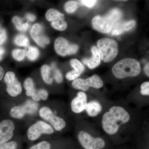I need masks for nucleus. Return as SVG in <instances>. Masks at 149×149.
Segmentation results:
<instances>
[{
    "label": "nucleus",
    "instance_id": "obj_1",
    "mask_svg": "<svg viewBox=\"0 0 149 149\" xmlns=\"http://www.w3.org/2000/svg\"><path fill=\"white\" fill-rule=\"evenodd\" d=\"M41 105L27 98L20 102H10L8 116L24 123L25 127L29 123L38 118V111Z\"/></svg>",
    "mask_w": 149,
    "mask_h": 149
},
{
    "label": "nucleus",
    "instance_id": "obj_2",
    "mask_svg": "<svg viewBox=\"0 0 149 149\" xmlns=\"http://www.w3.org/2000/svg\"><path fill=\"white\" fill-rule=\"evenodd\" d=\"M24 128L23 141L29 146L42 140L55 138L56 133L51 125L39 118L29 123Z\"/></svg>",
    "mask_w": 149,
    "mask_h": 149
},
{
    "label": "nucleus",
    "instance_id": "obj_3",
    "mask_svg": "<svg viewBox=\"0 0 149 149\" xmlns=\"http://www.w3.org/2000/svg\"><path fill=\"white\" fill-rule=\"evenodd\" d=\"M130 116L122 107L114 106L105 113L102 119V127L104 132L109 135L116 134L123 124L130 120Z\"/></svg>",
    "mask_w": 149,
    "mask_h": 149
},
{
    "label": "nucleus",
    "instance_id": "obj_4",
    "mask_svg": "<svg viewBox=\"0 0 149 149\" xmlns=\"http://www.w3.org/2000/svg\"><path fill=\"white\" fill-rule=\"evenodd\" d=\"M38 116L51 125L56 133L63 131L67 126L66 120L59 114L53 102L48 101L41 104Z\"/></svg>",
    "mask_w": 149,
    "mask_h": 149
},
{
    "label": "nucleus",
    "instance_id": "obj_5",
    "mask_svg": "<svg viewBox=\"0 0 149 149\" xmlns=\"http://www.w3.org/2000/svg\"><path fill=\"white\" fill-rule=\"evenodd\" d=\"M24 123L9 116L0 121V146L21 135Z\"/></svg>",
    "mask_w": 149,
    "mask_h": 149
},
{
    "label": "nucleus",
    "instance_id": "obj_6",
    "mask_svg": "<svg viewBox=\"0 0 149 149\" xmlns=\"http://www.w3.org/2000/svg\"><path fill=\"white\" fill-rule=\"evenodd\" d=\"M122 14L118 9H113L104 16L97 15L92 20L93 28L99 32L108 33L111 32L115 24L120 20Z\"/></svg>",
    "mask_w": 149,
    "mask_h": 149
},
{
    "label": "nucleus",
    "instance_id": "obj_7",
    "mask_svg": "<svg viewBox=\"0 0 149 149\" xmlns=\"http://www.w3.org/2000/svg\"><path fill=\"white\" fill-rule=\"evenodd\" d=\"M141 65L136 60L127 58L121 60L113 67L112 71L113 75L119 79L135 77L140 74Z\"/></svg>",
    "mask_w": 149,
    "mask_h": 149
},
{
    "label": "nucleus",
    "instance_id": "obj_8",
    "mask_svg": "<svg viewBox=\"0 0 149 149\" xmlns=\"http://www.w3.org/2000/svg\"><path fill=\"white\" fill-rule=\"evenodd\" d=\"M97 49L101 59L106 63L110 62L118 54V45L115 40L109 38L100 39L97 42Z\"/></svg>",
    "mask_w": 149,
    "mask_h": 149
},
{
    "label": "nucleus",
    "instance_id": "obj_9",
    "mask_svg": "<svg viewBox=\"0 0 149 149\" xmlns=\"http://www.w3.org/2000/svg\"><path fill=\"white\" fill-rule=\"evenodd\" d=\"M4 80L6 85L7 93L10 97L13 99V102L21 101L18 98L19 96L22 93V86L16 77L14 72L12 71L6 72L4 77Z\"/></svg>",
    "mask_w": 149,
    "mask_h": 149
},
{
    "label": "nucleus",
    "instance_id": "obj_10",
    "mask_svg": "<svg viewBox=\"0 0 149 149\" xmlns=\"http://www.w3.org/2000/svg\"><path fill=\"white\" fill-rule=\"evenodd\" d=\"M77 138L80 146L84 149H104L106 146L105 141L103 139L95 138L84 130L78 132Z\"/></svg>",
    "mask_w": 149,
    "mask_h": 149
},
{
    "label": "nucleus",
    "instance_id": "obj_11",
    "mask_svg": "<svg viewBox=\"0 0 149 149\" xmlns=\"http://www.w3.org/2000/svg\"><path fill=\"white\" fill-rule=\"evenodd\" d=\"M70 145L55 138L38 141L29 146L27 149H70L72 148Z\"/></svg>",
    "mask_w": 149,
    "mask_h": 149
},
{
    "label": "nucleus",
    "instance_id": "obj_12",
    "mask_svg": "<svg viewBox=\"0 0 149 149\" xmlns=\"http://www.w3.org/2000/svg\"><path fill=\"white\" fill-rule=\"evenodd\" d=\"M103 81L97 74H94L87 79L77 78L72 82V87L77 90L83 91H88L90 87L99 89L103 86Z\"/></svg>",
    "mask_w": 149,
    "mask_h": 149
},
{
    "label": "nucleus",
    "instance_id": "obj_13",
    "mask_svg": "<svg viewBox=\"0 0 149 149\" xmlns=\"http://www.w3.org/2000/svg\"><path fill=\"white\" fill-rule=\"evenodd\" d=\"M54 48L57 53L65 56L76 53L79 47L77 45L70 44L66 39L60 37L56 40Z\"/></svg>",
    "mask_w": 149,
    "mask_h": 149
},
{
    "label": "nucleus",
    "instance_id": "obj_14",
    "mask_svg": "<svg viewBox=\"0 0 149 149\" xmlns=\"http://www.w3.org/2000/svg\"><path fill=\"white\" fill-rule=\"evenodd\" d=\"M44 28L42 25L38 23L33 25L30 30V35L32 39L38 45L45 47L50 43V40L44 34Z\"/></svg>",
    "mask_w": 149,
    "mask_h": 149
},
{
    "label": "nucleus",
    "instance_id": "obj_15",
    "mask_svg": "<svg viewBox=\"0 0 149 149\" xmlns=\"http://www.w3.org/2000/svg\"><path fill=\"white\" fill-rule=\"evenodd\" d=\"M88 103L86 94L83 92H78L70 102L71 111L76 114L81 113L85 109Z\"/></svg>",
    "mask_w": 149,
    "mask_h": 149
},
{
    "label": "nucleus",
    "instance_id": "obj_16",
    "mask_svg": "<svg viewBox=\"0 0 149 149\" xmlns=\"http://www.w3.org/2000/svg\"><path fill=\"white\" fill-rule=\"evenodd\" d=\"M136 24L134 20L130 21H118L113 26L111 32H110L112 35H118L124 32L130 30Z\"/></svg>",
    "mask_w": 149,
    "mask_h": 149
},
{
    "label": "nucleus",
    "instance_id": "obj_17",
    "mask_svg": "<svg viewBox=\"0 0 149 149\" xmlns=\"http://www.w3.org/2000/svg\"><path fill=\"white\" fill-rule=\"evenodd\" d=\"M93 55L91 58H84L83 62L91 69H93L98 66L101 62V58L97 48L93 46L91 48Z\"/></svg>",
    "mask_w": 149,
    "mask_h": 149
},
{
    "label": "nucleus",
    "instance_id": "obj_18",
    "mask_svg": "<svg viewBox=\"0 0 149 149\" xmlns=\"http://www.w3.org/2000/svg\"><path fill=\"white\" fill-rule=\"evenodd\" d=\"M24 143L22 135L21 134L0 146V149H22Z\"/></svg>",
    "mask_w": 149,
    "mask_h": 149
},
{
    "label": "nucleus",
    "instance_id": "obj_19",
    "mask_svg": "<svg viewBox=\"0 0 149 149\" xmlns=\"http://www.w3.org/2000/svg\"><path fill=\"white\" fill-rule=\"evenodd\" d=\"M102 109L101 104L99 102L93 100L88 103L85 110L89 116L95 117L102 111Z\"/></svg>",
    "mask_w": 149,
    "mask_h": 149
},
{
    "label": "nucleus",
    "instance_id": "obj_20",
    "mask_svg": "<svg viewBox=\"0 0 149 149\" xmlns=\"http://www.w3.org/2000/svg\"><path fill=\"white\" fill-rule=\"evenodd\" d=\"M41 73L43 81L46 84L49 85L52 84L54 77L50 67L47 65H43L41 68Z\"/></svg>",
    "mask_w": 149,
    "mask_h": 149
},
{
    "label": "nucleus",
    "instance_id": "obj_21",
    "mask_svg": "<svg viewBox=\"0 0 149 149\" xmlns=\"http://www.w3.org/2000/svg\"><path fill=\"white\" fill-rule=\"evenodd\" d=\"M23 86L27 98L30 99L31 97L37 92V89L35 87V82L31 77H28L24 80Z\"/></svg>",
    "mask_w": 149,
    "mask_h": 149
},
{
    "label": "nucleus",
    "instance_id": "obj_22",
    "mask_svg": "<svg viewBox=\"0 0 149 149\" xmlns=\"http://www.w3.org/2000/svg\"><path fill=\"white\" fill-rule=\"evenodd\" d=\"M46 17L48 21L52 22L64 19V15L58 10L52 8L49 9L46 13Z\"/></svg>",
    "mask_w": 149,
    "mask_h": 149
},
{
    "label": "nucleus",
    "instance_id": "obj_23",
    "mask_svg": "<svg viewBox=\"0 0 149 149\" xmlns=\"http://www.w3.org/2000/svg\"><path fill=\"white\" fill-rule=\"evenodd\" d=\"M13 22L15 24V27L17 30L21 32H25L27 31L29 27V24L28 22L22 23V19L19 17H14L12 19Z\"/></svg>",
    "mask_w": 149,
    "mask_h": 149
},
{
    "label": "nucleus",
    "instance_id": "obj_24",
    "mask_svg": "<svg viewBox=\"0 0 149 149\" xmlns=\"http://www.w3.org/2000/svg\"><path fill=\"white\" fill-rule=\"evenodd\" d=\"M80 5L81 3L79 2L74 1H69L65 5V10L68 13H73L76 11Z\"/></svg>",
    "mask_w": 149,
    "mask_h": 149
},
{
    "label": "nucleus",
    "instance_id": "obj_25",
    "mask_svg": "<svg viewBox=\"0 0 149 149\" xmlns=\"http://www.w3.org/2000/svg\"><path fill=\"white\" fill-rule=\"evenodd\" d=\"M51 68L53 74L54 79L56 83H61L63 80V76L59 70L57 68L56 63H53Z\"/></svg>",
    "mask_w": 149,
    "mask_h": 149
},
{
    "label": "nucleus",
    "instance_id": "obj_26",
    "mask_svg": "<svg viewBox=\"0 0 149 149\" xmlns=\"http://www.w3.org/2000/svg\"><path fill=\"white\" fill-rule=\"evenodd\" d=\"M15 43L19 46L27 47L29 45V40L28 37L24 35H19L15 37Z\"/></svg>",
    "mask_w": 149,
    "mask_h": 149
},
{
    "label": "nucleus",
    "instance_id": "obj_27",
    "mask_svg": "<svg viewBox=\"0 0 149 149\" xmlns=\"http://www.w3.org/2000/svg\"><path fill=\"white\" fill-rule=\"evenodd\" d=\"M27 58L30 61H34L37 59L40 55L39 50L36 47H29L27 52Z\"/></svg>",
    "mask_w": 149,
    "mask_h": 149
},
{
    "label": "nucleus",
    "instance_id": "obj_28",
    "mask_svg": "<svg viewBox=\"0 0 149 149\" xmlns=\"http://www.w3.org/2000/svg\"><path fill=\"white\" fill-rule=\"evenodd\" d=\"M51 25L54 29L61 31L65 30L68 26L67 23L64 19L52 22H51Z\"/></svg>",
    "mask_w": 149,
    "mask_h": 149
},
{
    "label": "nucleus",
    "instance_id": "obj_29",
    "mask_svg": "<svg viewBox=\"0 0 149 149\" xmlns=\"http://www.w3.org/2000/svg\"><path fill=\"white\" fill-rule=\"evenodd\" d=\"M27 52L24 49H16L13 51L12 55L14 58L17 61H22L25 58Z\"/></svg>",
    "mask_w": 149,
    "mask_h": 149
},
{
    "label": "nucleus",
    "instance_id": "obj_30",
    "mask_svg": "<svg viewBox=\"0 0 149 149\" xmlns=\"http://www.w3.org/2000/svg\"><path fill=\"white\" fill-rule=\"evenodd\" d=\"M71 66L74 68V70L80 72L82 74L85 70L84 65L81 63L79 61L76 59H73L70 61Z\"/></svg>",
    "mask_w": 149,
    "mask_h": 149
},
{
    "label": "nucleus",
    "instance_id": "obj_31",
    "mask_svg": "<svg viewBox=\"0 0 149 149\" xmlns=\"http://www.w3.org/2000/svg\"><path fill=\"white\" fill-rule=\"evenodd\" d=\"M37 93L40 98L41 104L45 103L48 102L49 94L48 91L46 89L44 88L37 89Z\"/></svg>",
    "mask_w": 149,
    "mask_h": 149
},
{
    "label": "nucleus",
    "instance_id": "obj_32",
    "mask_svg": "<svg viewBox=\"0 0 149 149\" xmlns=\"http://www.w3.org/2000/svg\"><path fill=\"white\" fill-rule=\"evenodd\" d=\"M81 74V73L80 72L73 70L67 72L66 74V78L70 81L74 80L77 79Z\"/></svg>",
    "mask_w": 149,
    "mask_h": 149
},
{
    "label": "nucleus",
    "instance_id": "obj_33",
    "mask_svg": "<svg viewBox=\"0 0 149 149\" xmlns=\"http://www.w3.org/2000/svg\"><path fill=\"white\" fill-rule=\"evenodd\" d=\"M141 94L143 95H149V82H144L141 85Z\"/></svg>",
    "mask_w": 149,
    "mask_h": 149
},
{
    "label": "nucleus",
    "instance_id": "obj_34",
    "mask_svg": "<svg viewBox=\"0 0 149 149\" xmlns=\"http://www.w3.org/2000/svg\"><path fill=\"white\" fill-rule=\"evenodd\" d=\"M97 2V1H94V0H82L80 1L81 5L86 6L89 8L93 7V6Z\"/></svg>",
    "mask_w": 149,
    "mask_h": 149
},
{
    "label": "nucleus",
    "instance_id": "obj_35",
    "mask_svg": "<svg viewBox=\"0 0 149 149\" xmlns=\"http://www.w3.org/2000/svg\"><path fill=\"white\" fill-rule=\"evenodd\" d=\"M7 40V34L6 30L2 29L0 31V45L3 44Z\"/></svg>",
    "mask_w": 149,
    "mask_h": 149
},
{
    "label": "nucleus",
    "instance_id": "obj_36",
    "mask_svg": "<svg viewBox=\"0 0 149 149\" xmlns=\"http://www.w3.org/2000/svg\"><path fill=\"white\" fill-rule=\"evenodd\" d=\"M26 17L30 21L33 22L36 19V17L35 15L31 13H28L26 15Z\"/></svg>",
    "mask_w": 149,
    "mask_h": 149
},
{
    "label": "nucleus",
    "instance_id": "obj_37",
    "mask_svg": "<svg viewBox=\"0 0 149 149\" xmlns=\"http://www.w3.org/2000/svg\"><path fill=\"white\" fill-rule=\"evenodd\" d=\"M5 71L2 67L0 65V81L2 80L4 76Z\"/></svg>",
    "mask_w": 149,
    "mask_h": 149
},
{
    "label": "nucleus",
    "instance_id": "obj_38",
    "mask_svg": "<svg viewBox=\"0 0 149 149\" xmlns=\"http://www.w3.org/2000/svg\"><path fill=\"white\" fill-rule=\"evenodd\" d=\"M144 71L145 73L146 74L148 77L149 76V63H147L146 65V66H145L144 68Z\"/></svg>",
    "mask_w": 149,
    "mask_h": 149
},
{
    "label": "nucleus",
    "instance_id": "obj_39",
    "mask_svg": "<svg viewBox=\"0 0 149 149\" xmlns=\"http://www.w3.org/2000/svg\"><path fill=\"white\" fill-rule=\"evenodd\" d=\"M5 51L4 49L2 47H0V61L2 59L3 56L5 53Z\"/></svg>",
    "mask_w": 149,
    "mask_h": 149
},
{
    "label": "nucleus",
    "instance_id": "obj_40",
    "mask_svg": "<svg viewBox=\"0 0 149 149\" xmlns=\"http://www.w3.org/2000/svg\"><path fill=\"white\" fill-rule=\"evenodd\" d=\"M70 149H73V148H72Z\"/></svg>",
    "mask_w": 149,
    "mask_h": 149
}]
</instances>
